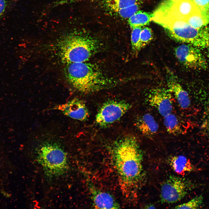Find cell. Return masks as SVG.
Returning a JSON list of instances; mask_svg holds the SVG:
<instances>
[{"mask_svg": "<svg viewBox=\"0 0 209 209\" xmlns=\"http://www.w3.org/2000/svg\"><path fill=\"white\" fill-rule=\"evenodd\" d=\"M204 128L207 135L209 137V117L207 120L206 121L204 125Z\"/></svg>", "mask_w": 209, "mask_h": 209, "instance_id": "25", "label": "cell"}, {"mask_svg": "<svg viewBox=\"0 0 209 209\" xmlns=\"http://www.w3.org/2000/svg\"><path fill=\"white\" fill-rule=\"evenodd\" d=\"M152 14L150 12L139 10L128 19L131 28L133 27L148 25L152 20Z\"/></svg>", "mask_w": 209, "mask_h": 209, "instance_id": "15", "label": "cell"}, {"mask_svg": "<svg viewBox=\"0 0 209 209\" xmlns=\"http://www.w3.org/2000/svg\"><path fill=\"white\" fill-rule=\"evenodd\" d=\"M153 34L151 29L147 27H143L140 37V46L141 49L148 44L153 39Z\"/></svg>", "mask_w": 209, "mask_h": 209, "instance_id": "21", "label": "cell"}, {"mask_svg": "<svg viewBox=\"0 0 209 209\" xmlns=\"http://www.w3.org/2000/svg\"><path fill=\"white\" fill-rule=\"evenodd\" d=\"M105 8L113 13L120 9L135 4H141V0H103Z\"/></svg>", "mask_w": 209, "mask_h": 209, "instance_id": "17", "label": "cell"}, {"mask_svg": "<svg viewBox=\"0 0 209 209\" xmlns=\"http://www.w3.org/2000/svg\"><path fill=\"white\" fill-rule=\"evenodd\" d=\"M59 48L62 60L66 64L86 62L98 51V41L87 35L73 34L60 42Z\"/></svg>", "mask_w": 209, "mask_h": 209, "instance_id": "4", "label": "cell"}, {"mask_svg": "<svg viewBox=\"0 0 209 209\" xmlns=\"http://www.w3.org/2000/svg\"><path fill=\"white\" fill-rule=\"evenodd\" d=\"M112 150L116 170L122 182L132 184L137 181L141 173L142 156L137 140L127 135L117 139Z\"/></svg>", "mask_w": 209, "mask_h": 209, "instance_id": "1", "label": "cell"}, {"mask_svg": "<svg viewBox=\"0 0 209 209\" xmlns=\"http://www.w3.org/2000/svg\"><path fill=\"white\" fill-rule=\"evenodd\" d=\"M90 0H61L59 2V3L58 4H62L64 3H72L74 2H77L80 1H90Z\"/></svg>", "mask_w": 209, "mask_h": 209, "instance_id": "24", "label": "cell"}, {"mask_svg": "<svg viewBox=\"0 0 209 209\" xmlns=\"http://www.w3.org/2000/svg\"><path fill=\"white\" fill-rule=\"evenodd\" d=\"M164 118V124L168 132L174 135L181 133L182 131L181 124L175 114L171 113Z\"/></svg>", "mask_w": 209, "mask_h": 209, "instance_id": "16", "label": "cell"}, {"mask_svg": "<svg viewBox=\"0 0 209 209\" xmlns=\"http://www.w3.org/2000/svg\"><path fill=\"white\" fill-rule=\"evenodd\" d=\"M168 90L158 89L153 91L148 97L149 105L156 108L163 117L172 113L173 103Z\"/></svg>", "mask_w": 209, "mask_h": 209, "instance_id": "9", "label": "cell"}, {"mask_svg": "<svg viewBox=\"0 0 209 209\" xmlns=\"http://www.w3.org/2000/svg\"><path fill=\"white\" fill-rule=\"evenodd\" d=\"M152 20L163 26L174 39L204 48L209 40L208 33L205 28L196 29L176 15L164 10H157L152 14Z\"/></svg>", "mask_w": 209, "mask_h": 209, "instance_id": "3", "label": "cell"}, {"mask_svg": "<svg viewBox=\"0 0 209 209\" xmlns=\"http://www.w3.org/2000/svg\"><path fill=\"white\" fill-rule=\"evenodd\" d=\"M185 20L192 27L200 28L205 27L209 23V14L200 11L190 15Z\"/></svg>", "mask_w": 209, "mask_h": 209, "instance_id": "14", "label": "cell"}, {"mask_svg": "<svg viewBox=\"0 0 209 209\" xmlns=\"http://www.w3.org/2000/svg\"><path fill=\"white\" fill-rule=\"evenodd\" d=\"M135 125L143 135L148 138L155 135L158 128V125L154 117L148 113L143 114L137 118Z\"/></svg>", "mask_w": 209, "mask_h": 209, "instance_id": "12", "label": "cell"}, {"mask_svg": "<svg viewBox=\"0 0 209 209\" xmlns=\"http://www.w3.org/2000/svg\"><path fill=\"white\" fill-rule=\"evenodd\" d=\"M208 12H209V11H208Z\"/></svg>", "mask_w": 209, "mask_h": 209, "instance_id": "26", "label": "cell"}, {"mask_svg": "<svg viewBox=\"0 0 209 209\" xmlns=\"http://www.w3.org/2000/svg\"><path fill=\"white\" fill-rule=\"evenodd\" d=\"M94 206L100 209H118L119 206L113 197L108 193L95 189L91 190Z\"/></svg>", "mask_w": 209, "mask_h": 209, "instance_id": "13", "label": "cell"}, {"mask_svg": "<svg viewBox=\"0 0 209 209\" xmlns=\"http://www.w3.org/2000/svg\"><path fill=\"white\" fill-rule=\"evenodd\" d=\"M142 26H138L132 28L131 33V44L133 54L137 56L141 49L140 46V37Z\"/></svg>", "mask_w": 209, "mask_h": 209, "instance_id": "18", "label": "cell"}, {"mask_svg": "<svg viewBox=\"0 0 209 209\" xmlns=\"http://www.w3.org/2000/svg\"><path fill=\"white\" fill-rule=\"evenodd\" d=\"M131 107L129 103L124 100H108L98 110L96 116V122L101 127L111 125L120 120Z\"/></svg>", "mask_w": 209, "mask_h": 209, "instance_id": "6", "label": "cell"}, {"mask_svg": "<svg viewBox=\"0 0 209 209\" xmlns=\"http://www.w3.org/2000/svg\"><path fill=\"white\" fill-rule=\"evenodd\" d=\"M200 10L209 14V0H190Z\"/></svg>", "mask_w": 209, "mask_h": 209, "instance_id": "22", "label": "cell"}, {"mask_svg": "<svg viewBox=\"0 0 209 209\" xmlns=\"http://www.w3.org/2000/svg\"><path fill=\"white\" fill-rule=\"evenodd\" d=\"M167 82L168 90L174 96L180 107L183 109L188 108L190 105L191 101L188 92L172 74L169 76Z\"/></svg>", "mask_w": 209, "mask_h": 209, "instance_id": "11", "label": "cell"}, {"mask_svg": "<svg viewBox=\"0 0 209 209\" xmlns=\"http://www.w3.org/2000/svg\"><path fill=\"white\" fill-rule=\"evenodd\" d=\"M175 56L179 61L186 67L194 69H206V60L198 48L184 43L176 47Z\"/></svg>", "mask_w": 209, "mask_h": 209, "instance_id": "7", "label": "cell"}, {"mask_svg": "<svg viewBox=\"0 0 209 209\" xmlns=\"http://www.w3.org/2000/svg\"><path fill=\"white\" fill-rule=\"evenodd\" d=\"M64 115L70 118L85 121L89 116L88 109L84 102L78 98H74L56 107Z\"/></svg>", "mask_w": 209, "mask_h": 209, "instance_id": "10", "label": "cell"}, {"mask_svg": "<svg viewBox=\"0 0 209 209\" xmlns=\"http://www.w3.org/2000/svg\"><path fill=\"white\" fill-rule=\"evenodd\" d=\"M187 193L186 186L183 181L179 177L172 176L161 186V199L163 203H172L181 200Z\"/></svg>", "mask_w": 209, "mask_h": 209, "instance_id": "8", "label": "cell"}, {"mask_svg": "<svg viewBox=\"0 0 209 209\" xmlns=\"http://www.w3.org/2000/svg\"><path fill=\"white\" fill-rule=\"evenodd\" d=\"M203 198L202 195L197 196L187 202L175 206V209H197L203 204Z\"/></svg>", "mask_w": 209, "mask_h": 209, "instance_id": "20", "label": "cell"}, {"mask_svg": "<svg viewBox=\"0 0 209 209\" xmlns=\"http://www.w3.org/2000/svg\"><path fill=\"white\" fill-rule=\"evenodd\" d=\"M7 5L6 0H0V18L4 12Z\"/></svg>", "mask_w": 209, "mask_h": 209, "instance_id": "23", "label": "cell"}, {"mask_svg": "<svg viewBox=\"0 0 209 209\" xmlns=\"http://www.w3.org/2000/svg\"><path fill=\"white\" fill-rule=\"evenodd\" d=\"M65 74L68 81L77 90L91 94L109 88L117 82L107 77L95 64L86 62L66 64Z\"/></svg>", "mask_w": 209, "mask_h": 209, "instance_id": "2", "label": "cell"}, {"mask_svg": "<svg viewBox=\"0 0 209 209\" xmlns=\"http://www.w3.org/2000/svg\"><path fill=\"white\" fill-rule=\"evenodd\" d=\"M141 7V4H136L120 9L113 13L122 18L128 19L139 10Z\"/></svg>", "mask_w": 209, "mask_h": 209, "instance_id": "19", "label": "cell"}, {"mask_svg": "<svg viewBox=\"0 0 209 209\" xmlns=\"http://www.w3.org/2000/svg\"><path fill=\"white\" fill-rule=\"evenodd\" d=\"M38 159L50 175H57L62 173L67 166L65 152L55 143H46L41 145L38 150Z\"/></svg>", "mask_w": 209, "mask_h": 209, "instance_id": "5", "label": "cell"}]
</instances>
